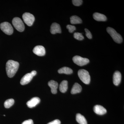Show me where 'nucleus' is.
<instances>
[{"instance_id": "f257e3e1", "label": "nucleus", "mask_w": 124, "mask_h": 124, "mask_svg": "<svg viewBox=\"0 0 124 124\" xmlns=\"http://www.w3.org/2000/svg\"><path fill=\"white\" fill-rule=\"evenodd\" d=\"M19 67L18 62L13 60H9L6 63V71L9 78L13 77L15 75Z\"/></svg>"}, {"instance_id": "f03ea898", "label": "nucleus", "mask_w": 124, "mask_h": 124, "mask_svg": "<svg viewBox=\"0 0 124 124\" xmlns=\"http://www.w3.org/2000/svg\"><path fill=\"white\" fill-rule=\"evenodd\" d=\"M107 31L115 42L118 44L121 43L122 42L123 39L122 36L119 33H117L115 29L108 27L107 28Z\"/></svg>"}, {"instance_id": "7ed1b4c3", "label": "nucleus", "mask_w": 124, "mask_h": 124, "mask_svg": "<svg viewBox=\"0 0 124 124\" xmlns=\"http://www.w3.org/2000/svg\"><path fill=\"white\" fill-rule=\"evenodd\" d=\"M78 76L80 79L85 84L88 85L90 81V76L88 71L85 69H80L78 71Z\"/></svg>"}, {"instance_id": "20e7f679", "label": "nucleus", "mask_w": 124, "mask_h": 124, "mask_svg": "<svg viewBox=\"0 0 124 124\" xmlns=\"http://www.w3.org/2000/svg\"><path fill=\"white\" fill-rule=\"evenodd\" d=\"M0 28L1 31L7 35H12L13 32V28L9 23L7 22L1 23L0 24Z\"/></svg>"}, {"instance_id": "39448f33", "label": "nucleus", "mask_w": 124, "mask_h": 124, "mask_svg": "<svg viewBox=\"0 0 124 124\" xmlns=\"http://www.w3.org/2000/svg\"><path fill=\"white\" fill-rule=\"evenodd\" d=\"M12 23L16 30L19 32H23L24 29V25L20 18L15 17L12 20Z\"/></svg>"}, {"instance_id": "423d86ee", "label": "nucleus", "mask_w": 124, "mask_h": 124, "mask_svg": "<svg viewBox=\"0 0 124 124\" xmlns=\"http://www.w3.org/2000/svg\"><path fill=\"white\" fill-rule=\"evenodd\" d=\"M23 18L24 22L29 26H31L33 24L35 20L34 16L29 13H25L23 14Z\"/></svg>"}, {"instance_id": "0eeeda50", "label": "nucleus", "mask_w": 124, "mask_h": 124, "mask_svg": "<svg viewBox=\"0 0 124 124\" xmlns=\"http://www.w3.org/2000/svg\"><path fill=\"white\" fill-rule=\"evenodd\" d=\"M72 60L75 64L80 66L86 65L89 62V60L88 59L82 58L78 55L74 56L72 58Z\"/></svg>"}, {"instance_id": "6e6552de", "label": "nucleus", "mask_w": 124, "mask_h": 124, "mask_svg": "<svg viewBox=\"0 0 124 124\" xmlns=\"http://www.w3.org/2000/svg\"><path fill=\"white\" fill-rule=\"evenodd\" d=\"M33 52L35 54L39 56H44L46 54L45 48L42 46H36L33 49Z\"/></svg>"}, {"instance_id": "1a4fd4ad", "label": "nucleus", "mask_w": 124, "mask_h": 124, "mask_svg": "<svg viewBox=\"0 0 124 124\" xmlns=\"http://www.w3.org/2000/svg\"><path fill=\"white\" fill-rule=\"evenodd\" d=\"M33 77L31 73H27L21 79L20 84L22 85L27 84L31 82Z\"/></svg>"}, {"instance_id": "9d476101", "label": "nucleus", "mask_w": 124, "mask_h": 124, "mask_svg": "<svg viewBox=\"0 0 124 124\" xmlns=\"http://www.w3.org/2000/svg\"><path fill=\"white\" fill-rule=\"evenodd\" d=\"M93 111L97 115H102L107 113V111L103 107L99 105H95L93 108Z\"/></svg>"}, {"instance_id": "9b49d317", "label": "nucleus", "mask_w": 124, "mask_h": 124, "mask_svg": "<svg viewBox=\"0 0 124 124\" xmlns=\"http://www.w3.org/2000/svg\"><path fill=\"white\" fill-rule=\"evenodd\" d=\"M50 32L53 34H55L56 33H61L62 32V30L60 25L55 23H52L50 27Z\"/></svg>"}, {"instance_id": "f8f14e48", "label": "nucleus", "mask_w": 124, "mask_h": 124, "mask_svg": "<svg viewBox=\"0 0 124 124\" xmlns=\"http://www.w3.org/2000/svg\"><path fill=\"white\" fill-rule=\"evenodd\" d=\"M113 84L116 86L119 85L121 79V73L119 71H116L113 75Z\"/></svg>"}, {"instance_id": "ddd939ff", "label": "nucleus", "mask_w": 124, "mask_h": 124, "mask_svg": "<svg viewBox=\"0 0 124 124\" xmlns=\"http://www.w3.org/2000/svg\"><path fill=\"white\" fill-rule=\"evenodd\" d=\"M40 100L39 98L36 97L32 98L31 100L27 102V105L30 108H32L35 107L39 103Z\"/></svg>"}, {"instance_id": "4468645a", "label": "nucleus", "mask_w": 124, "mask_h": 124, "mask_svg": "<svg viewBox=\"0 0 124 124\" xmlns=\"http://www.w3.org/2000/svg\"><path fill=\"white\" fill-rule=\"evenodd\" d=\"M48 85L51 88V92L52 93L54 94H55L57 93V89L58 88V84L57 82L55 81L50 80L48 83Z\"/></svg>"}, {"instance_id": "2eb2a0df", "label": "nucleus", "mask_w": 124, "mask_h": 124, "mask_svg": "<svg viewBox=\"0 0 124 124\" xmlns=\"http://www.w3.org/2000/svg\"><path fill=\"white\" fill-rule=\"evenodd\" d=\"M93 17L94 19L97 21L104 22L107 20V17L104 15L98 13H94L93 14Z\"/></svg>"}, {"instance_id": "dca6fc26", "label": "nucleus", "mask_w": 124, "mask_h": 124, "mask_svg": "<svg viewBox=\"0 0 124 124\" xmlns=\"http://www.w3.org/2000/svg\"><path fill=\"white\" fill-rule=\"evenodd\" d=\"M82 88L80 85L77 83H75L73 85L71 93L72 94H75L80 93L82 91Z\"/></svg>"}, {"instance_id": "f3484780", "label": "nucleus", "mask_w": 124, "mask_h": 124, "mask_svg": "<svg viewBox=\"0 0 124 124\" xmlns=\"http://www.w3.org/2000/svg\"><path fill=\"white\" fill-rule=\"evenodd\" d=\"M68 82L67 80H63L60 83L59 89L60 92L65 93L66 92L68 88Z\"/></svg>"}, {"instance_id": "a211bd4d", "label": "nucleus", "mask_w": 124, "mask_h": 124, "mask_svg": "<svg viewBox=\"0 0 124 124\" xmlns=\"http://www.w3.org/2000/svg\"><path fill=\"white\" fill-rule=\"evenodd\" d=\"M76 120L80 124H87V121L85 117L80 113L77 114Z\"/></svg>"}, {"instance_id": "6ab92c4d", "label": "nucleus", "mask_w": 124, "mask_h": 124, "mask_svg": "<svg viewBox=\"0 0 124 124\" xmlns=\"http://www.w3.org/2000/svg\"><path fill=\"white\" fill-rule=\"evenodd\" d=\"M58 72L60 74L64 73L67 75H70L73 72V70L70 68L68 67H63L59 69Z\"/></svg>"}, {"instance_id": "aec40b11", "label": "nucleus", "mask_w": 124, "mask_h": 124, "mask_svg": "<svg viewBox=\"0 0 124 124\" xmlns=\"http://www.w3.org/2000/svg\"><path fill=\"white\" fill-rule=\"evenodd\" d=\"M70 23L72 24H79L82 23L81 19L77 16H73L70 18Z\"/></svg>"}, {"instance_id": "412c9836", "label": "nucleus", "mask_w": 124, "mask_h": 124, "mask_svg": "<svg viewBox=\"0 0 124 124\" xmlns=\"http://www.w3.org/2000/svg\"><path fill=\"white\" fill-rule=\"evenodd\" d=\"M14 100L13 99H10L6 100L5 102L4 105L5 107L6 108H9L10 107L12 106L14 103Z\"/></svg>"}, {"instance_id": "4be33fe9", "label": "nucleus", "mask_w": 124, "mask_h": 124, "mask_svg": "<svg viewBox=\"0 0 124 124\" xmlns=\"http://www.w3.org/2000/svg\"><path fill=\"white\" fill-rule=\"evenodd\" d=\"M73 36L74 38L79 40H82L84 38L82 33H79V32H75L74 33Z\"/></svg>"}, {"instance_id": "5701e85b", "label": "nucleus", "mask_w": 124, "mask_h": 124, "mask_svg": "<svg viewBox=\"0 0 124 124\" xmlns=\"http://www.w3.org/2000/svg\"><path fill=\"white\" fill-rule=\"evenodd\" d=\"M72 2L74 5L78 6L82 5L83 1L82 0H73Z\"/></svg>"}, {"instance_id": "b1692460", "label": "nucleus", "mask_w": 124, "mask_h": 124, "mask_svg": "<svg viewBox=\"0 0 124 124\" xmlns=\"http://www.w3.org/2000/svg\"><path fill=\"white\" fill-rule=\"evenodd\" d=\"M67 28L68 29L70 33H72L74 31H75L76 29V27L75 26L69 24L67 25Z\"/></svg>"}, {"instance_id": "393cba45", "label": "nucleus", "mask_w": 124, "mask_h": 124, "mask_svg": "<svg viewBox=\"0 0 124 124\" xmlns=\"http://www.w3.org/2000/svg\"><path fill=\"white\" fill-rule=\"evenodd\" d=\"M85 31L86 32V36L87 38L89 39H91L92 38V35L90 31L86 28L85 29Z\"/></svg>"}, {"instance_id": "a878e982", "label": "nucleus", "mask_w": 124, "mask_h": 124, "mask_svg": "<svg viewBox=\"0 0 124 124\" xmlns=\"http://www.w3.org/2000/svg\"><path fill=\"white\" fill-rule=\"evenodd\" d=\"M22 124H33V122L32 120L29 119L24 121Z\"/></svg>"}, {"instance_id": "bb28decb", "label": "nucleus", "mask_w": 124, "mask_h": 124, "mask_svg": "<svg viewBox=\"0 0 124 124\" xmlns=\"http://www.w3.org/2000/svg\"><path fill=\"white\" fill-rule=\"evenodd\" d=\"M61 122L59 120L56 119L54 120L53 121L48 123L47 124H60Z\"/></svg>"}, {"instance_id": "cd10ccee", "label": "nucleus", "mask_w": 124, "mask_h": 124, "mask_svg": "<svg viewBox=\"0 0 124 124\" xmlns=\"http://www.w3.org/2000/svg\"><path fill=\"white\" fill-rule=\"evenodd\" d=\"M31 73L32 74V75L34 77V76H35L36 75L37 72L35 70L32 71L31 72Z\"/></svg>"}, {"instance_id": "c85d7f7f", "label": "nucleus", "mask_w": 124, "mask_h": 124, "mask_svg": "<svg viewBox=\"0 0 124 124\" xmlns=\"http://www.w3.org/2000/svg\"><path fill=\"white\" fill-rule=\"evenodd\" d=\"M4 116H5V115H4Z\"/></svg>"}]
</instances>
